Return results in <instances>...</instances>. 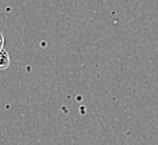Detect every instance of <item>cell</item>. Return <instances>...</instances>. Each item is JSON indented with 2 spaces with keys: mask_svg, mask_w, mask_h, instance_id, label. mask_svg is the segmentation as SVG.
Listing matches in <instances>:
<instances>
[{
  "mask_svg": "<svg viewBox=\"0 0 158 145\" xmlns=\"http://www.w3.org/2000/svg\"><path fill=\"white\" fill-rule=\"evenodd\" d=\"M3 45H5V38H3V36L0 33V50L3 49Z\"/></svg>",
  "mask_w": 158,
  "mask_h": 145,
  "instance_id": "7a4b0ae2",
  "label": "cell"
},
{
  "mask_svg": "<svg viewBox=\"0 0 158 145\" xmlns=\"http://www.w3.org/2000/svg\"><path fill=\"white\" fill-rule=\"evenodd\" d=\"M9 64H10V59H9V56L7 54L3 49L0 50V68L1 69H6L9 67Z\"/></svg>",
  "mask_w": 158,
  "mask_h": 145,
  "instance_id": "6da1fadb",
  "label": "cell"
}]
</instances>
